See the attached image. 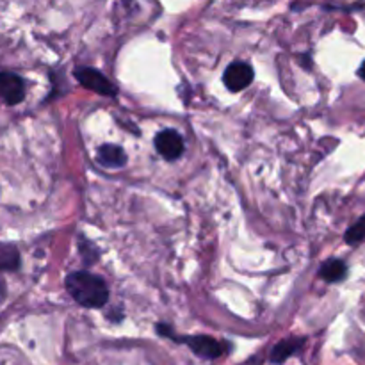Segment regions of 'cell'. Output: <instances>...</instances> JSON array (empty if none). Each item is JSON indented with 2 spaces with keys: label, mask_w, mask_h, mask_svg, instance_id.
Returning a JSON list of instances; mask_svg holds the SVG:
<instances>
[{
  "label": "cell",
  "mask_w": 365,
  "mask_h": 365,
  "mask_svg": "<svg viewBox=\"0 0 365 365\" xmlns=\"http://www.w3.org/2000/svg\"><path fill=\"white\" fill-rule=\"evenodd\" d=\"M18 262V253L13 246H4L0 245V269H16Z\"/></svg>",
  "instance_id": "10"
},
{
  "label": "cell",
  "mask_w": 365,
  "mask_h": 365,
  "mask_svg": "<svg viewBox=\"0 0 365 365\" xmlns=\"http://www.w3.org/2000/svg\"><path fill=\"white\" fill-rule=\"evenodd\" d=\"M75 78L78 81V84H82L84 88L91 89V91L98 93V95L103 96H114L118 93L116 86L109 81L103 73L93 70V68L88 66H78L77 70L73 71Z\"/></svg>",
  "instance_id": "3"
},
{
  "label": "cell",
  "mask_w": 365,
  "mask_h": 365,
  "mask_svg": "<svg viewBox=\"0 0 365 365\" xmlns=\"http://www.w3.org/2000/svg\"><path fill=\"white\" fill-rule=\"evenodd\" d=\"M100 164L107 168H121L127 163V155H125L123 148L118 145H102L96 152Z\"/></svg>",
  "instance_id": "7"
},
{
  "label": "cell",
  "mask_w": 365,
  "mask_h": 365,
  "mask_svg": "<svg viewBox=\"0 0 365 365\" xmlns=\"http://www.w3.org/2000/svg\"><path fill=\"white\" fill-rule=\"evenodd\" d=\"M155 148L166 160H177L184 153V139L177 130L166 128L155 135Z\"/></svg>",
  "instance_id": "4"
},
{
  "label": "cell",
  "mask_w": 365,
  "mask_h": 365,
  "mask_svg": "<svg viewBox=\"0 0 365 365\" xmlns=\"http://www.w3.org/2000/svg\"><path fill=\"white\" fill-rule=\"evenodd\" d=\"M66 289L71 298L86 309H102L109 302L106 282L88 271H75L66 277Z\"/></svg>",
  "instance_id": "1"
},
{
  "label": "cell",
  "mask_w": 365,
  "mask_h": 365,
  "mask_svg": "<svg viewBox=\"0 0 365 365\" xmlns=\"http://www.w3.org/2000/svg\"><path fill=\"white\" fill-rule=\"evenodd\" d=\"M253 75H255L253 73V68L250 66L248 63H241V61H239V63H232L230 66L225 70L223 82L230 91L237 93L252 84Z\"/></svg>",
  "instance_id": "5"
},
{
  "label": "cell",
  "mask_w": 365,
  "mask_h": 365,
  "mask_svg": "<svg viewBox=\"0 0 365 365\" xmlns=\"http://www.w3.org/2000/svg\"><path fill=\"white\" fill-rule=\"evenodd\" d=\"M246 365H260V359H252Z\"/></svg>",
  "instance_id": "13"
},
{
  "label": "cell",
  "mask_w": 365,
  "mask_h": 365,
  "mask_svg": "<svg viewBox=\"0 0 365 365\" xmlns=\"http://www.w3.org/2000/svg\"><path fill=\"white\" fill-rule=\"evenodd\" d=\"M173 341L184 342L195 355L202 356L205 360L220 359L225 353V344H221L214 337H209V335H191V337H177L175 335Z\"/></svg>",
  "instance_id": "2"
},
{
  "label": "cell",
  "mask_w": 365,
  "mask_h": 365,
  "mask_svg": "<svg viewBox=\"0 0 365 365\" xmlns=\"http://www.w3.org/2000/svg\"><path fill=\"white\" fill-rule=\"evenodd\" d=\"M344 239L348 245H359V242L365 241V216L360 217V220L346 232Z\"/></svg>",
  "instance_id": "11"
},
{
  "label": "cell",
  "mask_w": 365,
  "mask_h": 365,
  "mask_svg": "<svg viewBox=\"0 0 365 365\" xmlns=\"http://www.w3.org/2000/svg\"><path fill=\"white\" fill-rule=\"evenodd\" d=\"M303 342H305V339H285V341L278 342L269 355L271 364H284L289 356H292L296 351L302 349Z\"/></svg>",
  "instance_id": "8"
},
{
  "label": "cell",
  "mask_w": 365,
  "mask_h": 365,
  "mask_svg": "<svg viewBox=\"0 0 365 365\" xmlns=\"http://www.w3.org/2000/svg\"><path fill=\"white\" fill-rule=\"evenodd\" d=\"M24 78L16 73L2 71V73H0V98H2L7 106H16V103H20L21 100H24Z\"/></svg>",
  "instance_id": "6"
},
{
  "label": "cell",
  "mask_w": 365,
  "mask_h": 365,
  "mask_svg": "<svg viewBox=\"0 0 365 365\" xmlns=\"http://www.w3.org/2000/svg\"><path fill=\"white\" fill-rule=\"evenodd\" d=\"M346 274H348V266L339 259L327 260V262L321 266V271H319V277L324 278L328 284H335V282L344 280Z\"/></svg>",
  "instance_id": "9"
},
{
  "label": "cell",
  "mask_w": 365,
  "mask_h": 365,
  "mask_svg": "<svg viewBox=\"0 0 365 365\" xmlns=\"http://www.w3.org/2000/svg\"><path fill=\"white\" fill-rule=\"evenodd\" d=\"M359 75H360V77H362L364 81H365V61H364V63H362V66H360V70H359Z\"/></svg>",
  "instance_id": "12"
}]
</instances>
